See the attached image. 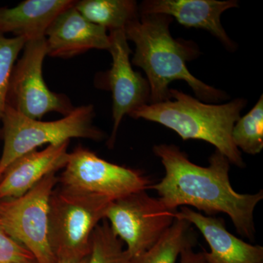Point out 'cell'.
Returning a JSON list of instances; mask_svg holds the SVG:
<instances>
[{
  "mask_svg": "<svg viewBox=\"0 0 263 263\" xmlns=\"http://www.w3.org/2000/svg\"><path fill=\"white\" fill-rule=\"evenodd\" d=\"M153 152L163 164L165 175L149 189L157 191L164 206L176 212L178 208L189 205L209 216L224 213L238 234L255 239L254 212L262 200L263 192L235 191L229 178L230 162L226 157L216 150L209 158V165L202 167L192 162L175 145H156Z\"/></svg>",
  "mask_w": 263,
  "mask_h": 263,
  "instance_id": "cell-1",
  "label": "cell"
},
{
  "mask_svg": "<svg viewBox=\"0 0 263 263\" xmlns=\"http://www.w3.org/2000/svg\"><path fill=\"white\" fill-rule=\"evenodd\" d=\"M172 17L162 14H140L124 28L128 41L136 51L132 62L144 71L150 86L149 104L171 100L170 84L184 81L199 100L217 103L228 99L216 89L197 79L188 70L186 62L196 58L199 51L194 43L171 36Z\"/></svg>",
  "mask_w": 263,
  "mask_h": 263,
  "instance_id": "cell-2",
  "label": "cell"
},
{
  "mask_svg": "<svg viewBox=\"0 0 263 263\" xmlns=\"http://www.w3.org/2000/svg\"><path fill=\"white\" fill-rule=\"evenodd\" d=\"M171 100L147 104L129 115L159 123L183 140H201L216 147L230 163L245 167L241 152L235 146L232 131L247 105L243 98L228 103H205L179 90L171 89Z\"/></svg>",
  "mask_w": 263,
  "mask_h": 263,
  "instance_id": "cell-3",
  "label": "cell"
},
{
  "mask_svg": "<svg viewBox=\"0 0 263 263\" xmlns=\"http://www.w3.org/2000/svg\"><path fill=\"white\" fill-rule=\"evenodd\" d=\"M92 105L73 109L62 119L52 122L32 119L6 105L3 124L4 146L0 158V178L12 162L44 144L57 145L71 138L101 141L105 134L93 123Z\"/></svg>",
  "mask_w": 263,
  "mask_h": 263,
  "instance_id": "cell-4",
  "label": "cell"
},
{
  "mask_svg": "<svg viewBox=\"0 0 263 263\" xmlns=\"http://www.w3.org/2000/svg\"><path fill=\"white\" fill-rule=\"evenodd\" d=\"M111 200L57 184L50 198V241L57 259L89 255L91 237Z\"/></svg>",
  "mask_w": 263,
  "mask_h": 263,
  "instance_id": "cell-5",
  "label": "cell"
},
{
  "mask_svg": "<svg viewBox=\"0 0 263 263\" xmlns=\"http://www.w3.org/2000/svg\"><path fill=\"white\" fill-rule=\"evenodd\" d=\"M56 173L29 192L0 202V226L32 254L37 263H57L49 237L50 198L58 184Z\"/></svg>",
  "mask_w": 263,
  "mask_h": 263,
  "instance_id": "cell-6",
  "label": "cell"
},
{
  "mask_svg": "<svg viewBox=\"0 0 263 263\" xmlns=\"http://www.w3.org/2000/svg\"><path fill=\"white\" fill-rule=\"evenodd\" d=\"M58 184L79 193L114 201L149 190L152 181L139 171L111 163L79 146L69 154Z\"/></svg>",
  "mask_w": 263,
  "mask_h": 263,
  "instance_id": "cell-7",
  "label": "cell"
},
{
  "mask_svg": "<svg viewBox=\"0 0 263 263\" xmlns=\"http://www.w3.org/2000/svg\"><path fill=\"white\" fill-rule=\"evenodd\" d=\"M48 56L46 37L27 41L10 77L7 105L32 119L49 112L67 116L76 107L65 95L51 91L45 83L43 65Z\"/></svg>",
  "mask_w": 263,
  "mask_h": 263,
  "instance_id": "cell-8",
  "label": "cell"
},
{
  "mask_svg": "<svg viewBox=\"0 0 263 263\" xmlns=\"http://www.w3.org/2000/svg\"><path fill=\"white\" fill-rule=\"evenodd\" d=\"M176 212L167 209L160 199L144 190L111 202L105 219L114 234L127 245L132 258L160 239L174 223Z\"/></svg>",
  "mask_w": 263,
  "mask_h": 263,
  "instance_id": "cell-9",
  "label": "cell"
},
{
  "mask_svg": "<svg viewBox=\"0 0 263 263\" xmlns=\"http://www.w3.org/2000/svg\"><path fill=\"white\" fill-rule=\"evenodd\" d=\"M109 37L108 51L112 57L111 67L97 78L96 86L112 93L114 124L108 145L113 147L124 116H129L136 109L149 104L150 86L147 79L132 67L131 50L124 29L109 32Z\"/></svg>",
  "mask_w": 263,
  "mask_h": 263,
  "instance_id": "cell-10",
  "label": "cell"
},
{
  "mask_svg": "<svg viewBox=\"0 0 263 263\" xmlns=\"http://www.w3.org/2000/svg\"><path fill=\"white\" fill-rule=\"evenodd\" d=\"M48 56L67 59L91 49L108 50L106 29L91 23L73 7L60 13L46 33Z\"/></svg>",
  "mask_w": 263,
  "mask_h": 263,
  "instance_id": "cell-11",
  "label": "cell"
},
{
  "mask_svg": "<svg viewBox=\"0 0 263 263\" xmlns=\"http://www.w3.org/2000/svg\"><path fill=\"white\" fill-rule=\"evenodd\" d=\"M238 6L235 0H148L140 5L139 13L174 17L184 27L205 29L227 48L233 49L235 44L221 25V15Z\"/></svg>",
  "mask_w": 263,
  "mask_h": 263,
  "instance_id": "cell-12",
  "label": "cell"
},
{
  "mask_svg": "<svg viewBox=\"0 0 263 263\" xmlns=\"http://www.w3.org/2000/svg\"><path fill=\"white\" fill-rule=\"evenodd\" d=\"M69 143L32 151L12 162L0 178V200L22 196L48 175L64 168L70 154Z\"/></svg>",
  "mask_w": 263,
  "mask_h": 263,
  "instance_id": "cell-13",
  "label": "cell"
},
{
  "mask_svg": "<svg viewBox=\"0 0 263 263\" xmlns=\"http://www.w3.org/2000/svg\"><path fill=\"white\" fill-rule=\"evenodd\" d=\"M176 219L194 226L203 235L211 252L204 251L205 263H262L263 248L250 245L231 234L222 219L205 216L190 208L181 207Z\"/></svg>",
  "mask_w": 263,
  "mask_h": 263,
  "instance_id": "cell-14",
  "label": "cell"
},
{
  "mask_svg": "<svg viewBox=\"0 0 263 263\" xmlns=\"http://www.w3.org/2000/svg\"><path fill=\"white\" fill-rule=\"evenodd\" d=\"M76 2L27 0L13 8H0V33H13L27 41L45 37L55 18Z\"/></svg>",
  "mask_w": 263,
  "mask_h": 263,
  "instance_id": "cell-15",
  "label": "cell"
},
{
  "mask_svg": "<svg viewBox=\"0 0 263 263\" xmlns=\"http://www.w3.org/2000/svg\"><path fill=\"white\" fill-rule=\"evenodd\" d=\"M76 9L91 23L107 31L124 29L139 16V7L133 0H82L76 2Z\"/></svg>",
  "mask_w": 263,
  "mask_h": 263,
  "instance_id": "cell-16",
  "label": "cell"
},
{
  "mask_svg": "<svg viewBox=\"0 0 263 263\" xmlns=\"http://www.w3.org/2000/svg\"><path fill=\"white\" fill-rule=\"evenodd\" d=\"M197 238L191 224L183 219H175L160 239L143 253L132 257L128 263H176L181 252L195 247Z\"/></svg>",
  "mask_w": 263,
  "mask_h": 263,
  "instance_id": "cell-17",
  "label": "cell"
},
{
  "mask_svg": "<svg viewBox=\"0 0 263 263\" xmlns=\"http://www.w3.org/2000/svg\"><path fill=\"white\" fill-rule=\"evenodd\" d=\"M235 146L251 155L260 153L263 148V97L248 114L240 118L232 131Z\"/></svg>",
  "mask_w": 263,
  "mask_h": 263,
  "instance_id": "cell-18",
  "label": "cell"
},
{
  "mask_svg": "<svg viewBox=\"0 0 263 263\" xmlns=\"http://www.w3.org/2000/svg\"><path fill=\"white\" fill-rule=\"evenodd\" d=\"M130 258L122 240L114 234L108 221L104 219L91 235L87 263H128Z\"/></svg>",
  "mask_w": 263,
  "mask_h": 263,
  "instance_id": "cell-19",
  "label": "cell"
},
{
  "mask_svg": "<svg viewBox=\"0 0 263 263\" xmlns=\"http://www.w3.org/2000/svg\"><path fill=\"white\" fill-rule=\"evenodd\" d=\"M27 42L24 37H7L0 33V124L7 105L12 72Z\"/></svg>",
  "mask_w": 263,
  "mask_h": 263,
  "instance_id": "cell-20",
  "label": "cell"
},
{
  "mask_svg": "<svg viewBox=\"0 0 263 263\" xmlns=\"http://www.w3.org/2000/svg\"><path fill=\"white\" fill-rule=\"evenodd\" d=\"M36 262L32 254L0 226V263Z\"/></svg>",
  "mask_w": 263,
  "mask_h": 263,
  "instance_id": "cell-21",
  "label": "cell"
},
{
  "mask_svg": "<svg viewBox=\"0 0 263 263\" xmlns=\"http://www.w3.org/2000/svg\"><path fill=\"white\" fill-rule=\"evenodd\" d=\"M180 263H205L203 252H194L193 247H189L181 252Z\"/></svg>",
  "mask_w": 263,
  "mask_h": 263,
  "instance_id": "cell-22",
  "label": "cell"
},
{
  "mask_svg": "<svg viewBox=\"0 0 263 263\" xmlns=\"http://www.w3.org/2000/svg\"><path fill=\"white\" fill-rule=\"evenodd\" d=\"M89 255L84 257H60L57 259V263H87Z\"/></svg>",
  "mask_w": 263,
  "mask_h": 263,
  "instance_id": "cell-23",
  "label": "cell"
},
{
  "mask_svg": "<svg viewBox=\"0 0 263 263\" xmlns=\"http://www.w3.org/2000/svg\"><path fill=\"white\" fill-rule=\"evenodd\" d=\"M31 263H37V262H31Z\"/></svg>",
  "mask_w": 263,
  "mask_h": 263,
  "instance_id": "cell-24",
  "label": "cell"
},
{
  "mask_svg": "<svg viewBox=\"0 0 263 263\" xmlns=\"http://www.w3.org/2000/svg\"><path fill=\"white\" fill-rule=\"evenodd\" d=\"M0 202H1V200H0Z\"/></svg>",
  "mask_w": 263,
  "mask_h": 263,
  "instance_id": "cell-25",
  "label": "cell"
}]
</instances>
